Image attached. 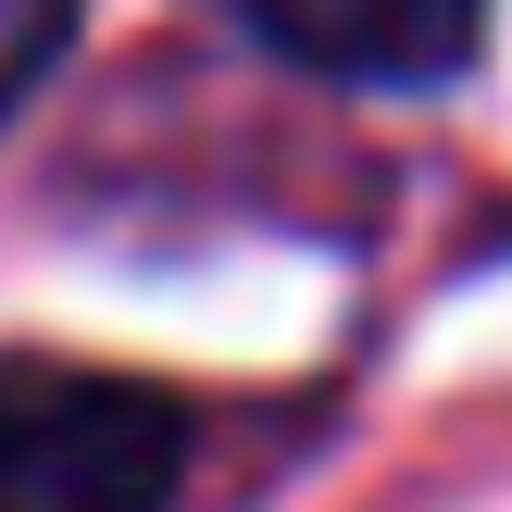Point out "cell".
I'll return each instance as SVG.
<instances>
[{
  "label": "cell",
  "instance_id": "cell-1",
  "mask_svg": "<svg viewBox=\"0 0 512 512\" xmlns=\"http://www.w3.org/2000/svg\"><path fill=\"white\" fill-rule=\"evenodd\" d=\"M188 413L138 375L88 363H0V512H175Z\"/></svg>",
  "mask_w": 512,
  "mask_h": 512
},
{
  "label": "cell",
  "instance_id": "cell-2",
  "mask_svg": "<svg viewBox=\"0 0 512 512\" xmlns=\"http://www.w3.org/2000/svg\"><path fill=\"white\" fill-rule=\"evenodd\" d=\"M250 25H263L288 63H313V75H350V88H425V75H450L475 50L488 0H250Z\"/></svg>",
  "mask_w": 512,
  "mask_h": 512
},
{
  "label": "cell",
  "instance_id": "cell-3",
  "mask_svg": "<svg viewBox=\"0 0 512 512\" xmlns=\"http://www.w3.org/2000/svg\"><path fill=\"white\" fill-rule=\"evenodd\" d=\"M63 38H75V0H0V125L38 100V75L63 63Z\"/></svg>",
  "mask_w": 512,
  "mask_h": 512
}]
</instances>
